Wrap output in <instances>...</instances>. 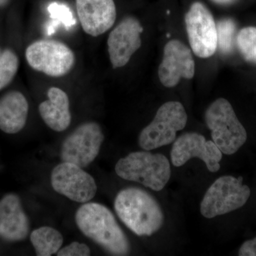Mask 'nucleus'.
Segmentation results:
<instances>
[{
	"mask_svg": "<svg viewBox=\"0 0 256 256\" xmlns=\"http://www.w3.org/2000/svg\"><path fill=\"white\" fill-rule=\"evenodd\" d=\"M79 230L86 236L114 256H126L130 250L129 240L108 208L95 202L79 207L75 216Z\"/></svg>",
	"mask_w": 256,
	"mask_h": 256,
	"instance_id": "1",
	"label": "nucleus"
},
{
	"mask_svg": "<svg viewBox=\"0 0 256 256\" xmlns=\"http://www.w3.org/2000/svg\"><path fill=\"white\" fill-rule=\"evenodd\" d=\"M114 208L120 220L139 236H150L164 224V214L156 198L137 188H128L118 194Z\"/></svg>",
	"mask_w": 256,
	"mask_h": 256,
	"instance_id": "2",
	"label": "nucleus"
},
{
	"mask_svg": "<svg viewBox=\"0 0 256 256\" xmlns=\"http://www.w3.org/2000/svg\"><path fill=\"white\" fill-rule=\"evenodd\" d=\"M114 170L120 178L141 184L156 192L164 188L172 173L166 156L146 150L133 152L121 158Z\"/></svg>",
	"mask_w": 256,
	"mask_h": 256,
	"instance_id": "3",
	"label": "nucleus"
},
{
	"mask_svg": "<svg viewBox=\"0 0 256 256\" xmlns=\"http://www.w3.org/2000/svg\"><path fill=\"white\" fill-rule=\"evenodd\" d=\"M204 119L212 140L223 154H234L246 142V130L226 99L214 101L206 109Z\"/></svg>",
	"mask_w": 256,
	"mask_h": 256,
	"instance_id": "4",
	"label": "nucleus"
},
{
	"mask_svg": "<svg viewBox=\"0 0 256 256\" xmlns=\"http://www.w3.org/2000/svg\"><path fill=\"white\" fill-rule=\"evenodd\" d=\"M188 120V114L181 102H165L156 111L150 124L141 131L138 138L140 146L144 150L150 151L171 144L176 140L178 131L185 128Z\"/></svg>",
	"mask_w": 256,
	"mask_h": 256,
	"instance_id": "5",
	"label": "nucleus"
},
{
	"mask_svg": "<svg viewBox=\"0 0 256 256\" xmlns=\"http://www.w3.org/2000/svg\"><path fill=\"white\" fill-rule=\"evenodd\" d=\"M250 196V190L242 184V178L220 176L210 185L200 204V212L206 218H213L242 208Z\"/></svg>",
	"mask_w": 256,
	"mask_h": 256,
	"instance_id": "6",
	"label": "nucleus"
},
{
	"mask_svg": "<svg viewBox=\"0 0 256 256\" xmlns=\"http://www.w3.org/2000/svg\"><path fill=\"white\" fill-rule=\"evenodd\" d=\"M26 60L37 72L50 77L64 76L73 68L74 52L63 42L56 40H40L26 48Z\"/></svg>",
	"mask_w": 256,
	"mask_h": 256,
	"instance_id": "7",
	"label": "nucleus"
},
{
	"mask_svg": "<svg viewBox=\"0 0 256 256\" xmlns=\"http://www.w3.org/2000/svg\"><path fill=\"white\" fill-rule=\"evenodd\" d=\"M104 140V134L98 124H82L64 140L60 148V160L86 168L98 156Z\"/></svg>",
	"mask_w": 256,
	"mask_h": 256,
	"instance_id": "8",
	"label": "nucleus"
},
{
	"mask_svg": "<svg viewBox=\"0 0 256 256\" xmlns=\"http://www.w3.org/2000/svg\"><path fill=\"white\" fill-rule=\"evenodd\" d=\"M190 46L197 57L210 58L217 50L216 24L213 15L203 3L196 2L184 18Z\"/></svg>",
	"mask_w": 256,
	"mask_h": 256,
	"instance_id": "9",
	"label": "nucleus"
},
{
	"mask_svg": "<svg viewBox=\"0 0 256 256\" xmlns=\"http://www.w3.org/2000/svg\"><path fill=\"white\" fill-rule=\"evenodd\" d=\"M50 184L54 190L72 201L86 203L96 196L95 180L80 166L63 162L52 170Z\"/></svg>",
	"mask_w": 256,
	"mask_h": 256,
	"instance_id": "10",
	"label": "nucleus"
},
{
	"mask_svg": "<svg viewBox=\"0 0 256 256\" xmlns=\"http://www.w3.org/2000/svg\"><path fill=\"white\" fill-rule=\"evenodd\" d=\"M170 156L174 166H182L196 158L206 164L210 172H216L220 168L222 152L213 140H206L200 133L186 132L175 140Z\"/></svg>",
	"mask_w": 256,
	"mask_h": 256,
	"instance_id": "11",
	"label": "nucleus"
},
{
	"mask_svg": "<svg viewBox=\"0 0 256 256\" xmlns=\"http://www.w3.org/2000/svg\"><path fill=\"white\" fill-rule=\"evenodd\" d=\"M143 28L137 18H124L112 30L108 38V50L112 68L127 65L132 56L141 47Z\"/></svg>",
	"mask_w": 256,
	"mask_h": 256,
	"instance_id": "12",
	"label": "nucleus"
},
{
	"mask_svg": "<svg viewBox=\"0 0 256 256\" xmlns=\"http://www.w3.org/2000/svg\"><path fill=\"white\" fill-rule=\"evenodd\" d=\"M194 74L195 62L190 48L180 40L168 42L158 70L161 84L164 87L173 88L182 78H193Z\"/></svg>",
	"mask_w": 256,
	"mask_h": 256,
	"instance_id": "13",
	"label": "nucleus"
},
{
	"mask_svg": "<svg viewBox=\"0 0 256 256\" xmlns=\"http://www.w3.org/2000/svg\"><path fill=\"white\" fill-rule=\"evenodd\" d=\"M77 12L84 31L98 36L114 26L117 12L114 0H76Z\"/></svg>",
	"mask_w": 256,
	"mask_h": 256,
	"instance_id": "14",
	"label": "nucleus"
},
{
	"mask_svg": "<svg viewBox=\"0 0 256 256\" xmlns=\"http://www.w3.org/2000/svg\"><path fill=\"white\" fill-rule=\"evenodd\" d=\"M28 216L18 195L8 194L0 200V238L6 242L24 240L30 233Z\"/></svg>",
	"mask_w": 256,
	"mask_h": 256,
	"instance_id": "15",
	"label": "nucleus"
},
{
	"mask_svg": "<svg viewBox=\"0 0 256 256\" xmlns=\"http://www.w3.org/2000/svg\"><path fill=\"white\" fill-rule=\"evenodd\" d=\"M47 96L48 100L38 106L40 116L50 129L56 132H63L72 122L68 96L56 87L50 88Z\"/></svg>",
	"mask_w": 256,
	"mask_h": 256,
	"instance_id": "16",
	"label": "nucleus"
},
{
	"mask_svg": "<svg viewBox=\"0 0 256 256\" xmlns=\"http://www.w3.org/2000/svg\"><path fill=\"white\" fill-rule=\"evenodd\" d=\"M28 104L21 92L13 90L0 98V130L16 134L24 128L28 120Z\"/></svg>",
	"mask_w": 256,
	"mask_h": 256,
	"instance_id": "17",
	"label": "nucleus"
},
{
	"mask_svg": "<svg viewBox=\"0 0 256 256\" xmlns=\"http://www.w3.org/2000/svg\"><path fill=\"white\" fill-rule=\"evenodd\" d=\"M30 240L37 256H50L56 254L64 242L60 232L50 226L35 229L30 236Z\"/></svg>",
	"mask_w": 256,
	"mask_h": 256,
	"instance_id": "18",
	"label": "nucleus"
},
{
	"mask_svg": "<svg viewBox=\"0 0 256 256\" xmlns=\"http://www.w3.org/2000/svg\"><path fill=\"white\" fill-rule=\"evenodd\" d=\"M217 48L224 55L233 53L236 47L237 25L232 18H226L216 24Z\"/></svg>",
	"mask_w": 256,
	"mask_h": 256,
	"instance_id": "19",
	"label": "nucleus"
},
{
	"mask_svg": "<svg viewBox=\"0 0 256 256\" xmlns=\"http://www.w3.org/2000/svg\"><path fill=\"white\" fill-rule=\"evenodd\" d=\"M236 47L244 60L256 64V26H247L238 32Z\"/></svg>",
	"mask_w": 256,
	"mask_h": 256,
	"instance_id": "20",
	"label": "nucleus"
},
{
	"mask_svg": "<svg viewBox=\"0 0 256 256\" xmlns=\"http://www.w3.org/2000/svg\"><path fill=\"white\" fill-rule=\"evenodd\" d=\"M18 58L11 50H5L0 54V90L12 82L18 68Z\"/></svg>",
	"mask_w": 256,
	"mask_h": 256,
	"instance_id": "21",
	"label": "nucleus"
},
{
	"mask_svg": "<svg viewBox=\"0 0 256 256\" xmlns=\"http://www.w3.org/2000/svg\"><path fill=\"white\" fill-rule=\"evenodd\" d=\"M90 250L86 244L78 242H73L68 246L60 249L57 252L58 256H88Z\"/></svg>",
	"mask_w": 256,
	"mask_h": 256,
	"instance_id": "22",
	"label": "nucleus"
},
{
	"mask_svg": "<svg viewBox=\"0 0 256 256\" xmlns=\"http://www.w3.org/2000/svg\"><path fill=\"white\" fill-rule=\"evenodd\" d=\"M238 256H256V237L242 244L238 250Z\"/></svg>",
	"mask_w": 256,
	"mask_h": 256,
	"instance_id": "23",
	"label": "nucleus"
},
{
	"mask_svg": "<svg viewBox=\"0 0 256 256\" xmlns=\"http://www.w3.org/2000/svg\"><path fill=\"white\" fill-rule=\"evenodd\" d=\"M210 1L218 5H229L233 4L237 0H210Z\"/></svg>",
	"mask_w": 256,
	"mask_h": 256,
	"instance_id": "24",
	"label": "nucleus"
},
{
	"mask_svg": "<svg viewBox=\"0 0 256 256\" xmlns=\"http://www.w3.org/2000/svg\"><path fill=\"white\" fill-rule=\"evenodd\" d=\"M10 0H0V6H4L9 2Z\"/></svg>",
	"mask_w": 256,
	"mask_h": 256,
	"instance_id": "25",
	"label": "nucleus"
},
{
	"mask_svg": "<svg viewBox=\"0 0 256 256\" xmlns=\"http://www.w3.org/2000/svg\"><path fill=\"white\" fill-rule=\"evenodd\" d=\"M0 54H1V53H0Z\"/></svg>",
	"mask_w": 256,
	"mask_h": 256,
	"instance_id": "26",
	"label": "nucleus"
}]
</instances>
